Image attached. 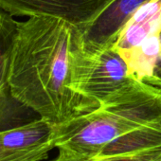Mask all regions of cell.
Wrapping results in <instances>:
<instances>
[{"label":"cell","instance_id":"obj_1","mask_svg":"<svg viewBox=\"0 0 161 161\" xmlns=\"http://www.w3.org/2000/svg\"><path fill=\"white\" fill-rule=\"evenodd\" d=\"M80 29L53 17L19 22L9 86L13 94L54 127L100 103L75 90L73 50Z\"/></svg>","mask_w":161,"mask_h":161},{"label":"cell","instance_id":"obj_2","mask_svg":"<svg viewBox=\"0 0 161 161\" xmlns=\"http://www.w3.org/2000/svg\"><path fill=\"white\" fill-rule=\"evenodd\" d=\"M56 148L75 156L129 153L161 146V90L140 85L55 127Z\"/></svg>","mask_w":161,"mask_h":161},{"label":"cell","instance_id":"obj_3","mask_svg":"<svg viewBox=\"0 0 161 161\" xmlns=\"http://www.w3.org/2000/svg\"><path fill=\"white\" fill-rule=\"evenodd\" d=\"M72 73L75 90L101 105L142 85L131 76L126 61L114 47L85 50L80 32L74 46Z\"/></svg>","mask_w":161,"mask_h":161},{"label":"cell","instance_id":"obj_4","mask_svg":"<svg viewBox=\"0 0 161 161\" xmlns=\"http://www.w3.org/2000/svg\"><path fill=\"white\" fill-rule=\"evenodd\" d=\"M111 0H0L14 16L53 17L78 28L91 22Z\"/></svg>","mask_w":161,"mask_h":161},{"label":"cell","instance_id":"obj_5","mask_svg":"<svg viewBox=\"0 0 161 161\" xmlns=\"http://www.w3.org/2000/svg\"><path fill=\"white\" fill-rule=\"evenodd\" d=\"M54 148L55 127L43 119L0 132V161H43Z\"/></svg>","mask_w":161,"mask_h":161},{"label":"cell","instance_id":"obj_6","mask_svg":"<svg viewBox=\"0 0 161 161\" xmlns=\"http://www.w3.org/2000/svg\"><path fill=\"white\" fill-rule=\"evenodd\" d=\"M150 0H111L87 25L79 28L85 50L96 52L111 47L137 10Z\"/></svg>","mask_w":161,"mask_h":161},{"label":"cell","instance_id":"obj_7","mask_svg":"<svg viewBox=\"0 0 161 161\" xmlns=\"http://www.w3.org/2000/svg\"><path fill=\"white\" fill-rule=\"evenodd\" d=\"M161 32V0L142 5L120 31L114 47L123 57Z\"/></svg>","mask_w":161,"mask_h":161},{"label":"cell","instance_id":"obj_8","mask_svg":"<svg viewBox=\"0 0 161 161\" xmlns=\"http://www.w3.org/2000/svg\"><path fill=\"white\" fill-rule=\"evenodd\" d=\"M40 119L37 112L13 94L10 86L0 91V132L15 129Z\"/></svg>","mask_w":161,"mask_h":161},{"label":"cell","instance_id":"obj_9","mask_svg":"<svg viewBox=\"0 0 161 161\" xmlns=\"http://www.w3.org/2000/svg\"><path fill=\"white\" fill-rule=\"evenodd\" d=\"M18 24L14 15L0 8V91L9 86V75L15 47Z\"/></svg>","mask_w":161,"mask_h":161},{"label":"cell","instance_id":"obj_10","mask_svg":"<svg viewBox=\"0 0 161 161\" xmlns=\"http://www.w3.org/2000/svg\"><path fill=\"white\" fill-rule=\"evenodd\" d=\"M51 161H161V146L129 153L97 157L75 156L59 152L58 156Z\"/></svg>","mask_w":161,"mask_h":161},{"label":"cell","instance_id":"obj_11","mask_svg":"<svg viewBox=\"0 0 161 161\" xmlns=\"http://www.w3.org/2000/svg\"><path fill=\"white\" fill-rule=\"evenodd\" d=\"M160 53L158 56V60L153 71V76L151 83V87H153L155 89L161 90V32H160Z\"/></svg>","mask_w":161,"mask_h":161}]
</instances>
